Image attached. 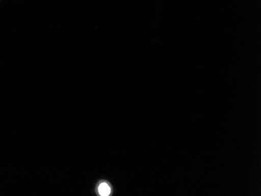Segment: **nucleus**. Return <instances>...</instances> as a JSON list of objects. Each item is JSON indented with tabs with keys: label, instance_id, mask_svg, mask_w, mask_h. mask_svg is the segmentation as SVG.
<instances>
[{
	"label": "nucleus",
	"instance_id": "obj_2",
	"mask_svg": "<svg viewBox=\"0 0 261 196\" xmlns=\"http://www.w3.org/2000/svg\"><path fill=\"white\" fill-rule=\"evenodd\" d=\"M1 1H2V0H0V2H1Z\"/></svg>",
	"mask_w": 261,
	"mask_h": 196
},
{
	"label": "nucleus",
	"instance_id": "obj_1",
	"mask_svg": "<svg viewBox=\"0 0 261 196\" xmlns=\"http://www.w3.org/2000/svg\"><path fill=\"white\" fill-rule=\"evenodd\" d=\"M98 193L99 195L108 196L111 194V188L109 184L107 182H102L98 186Z\"/></svg>",
	"mask_w": 261,
	"mask_h": 196
}]
</instances>
